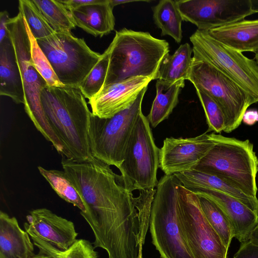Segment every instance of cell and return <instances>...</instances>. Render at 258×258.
<instances>
[{"label":"cell","instance_id":"cell-1","mask_svg":"<svg viewBox=\"0 0 258 258\" xmlns=\"http://www.w3.org/2000/svg\"><path fill=\"white\" fill-rule=\"evenodd\" d=\"M61 164L85 205L80 214L94 233V247L109 258H139L143 248L135 197L122 176L94 157L77 161L61 156Z\"/></svg>","mask_w":258,"mask_h":258},{"label":"cell","instance_id":"cell-2","mask_svg":"<svg viewBox=\"0 0 258 258\" xmlns=\"http://www.w3.org/2000/svg\"><path fill=\"white\" fill-rule=\"evenodd\" d=\"M40 100L45 117L69 157L77 161L92 158L88 140L92 112L80 89L47 86Z\"/></svg>","mask_w":258,"mask_h":258},{"label":"cell","instance_id":"cell-3","mask_svg":"<svg viewBox=\"0 0 258 258\" xmlns=\"http://www.w3.org/2000/svg\"><path fill=\"white\" fill-rule=\"evenodd\" d=\"M108 48L109 63L103 87L133 77L156 79L160 64L169 52L165 40L125 28L116 31Z\"/></svg>","mask_w":258,"mask_h":258},{"label":"cell","instance_id":"cell-4","mask_svg":"<svg viewBox=\"0 0 258 258\" xmlns=\"http://www.w3.org/2000/svg\"><path fill=\"white\" fill-rule=\"evenodd\" d=\"M210 135L214 145L192 169L216 176L257 199L258 158L253 144L248 140L242 141L215 133Z\"/></svg>","mask_w":258,"mask_h":258},{"label":"cell","instance_id":"cell-5","mask_svg":"<svg viewBox=\"0 0 258 258\" xmlns=\"http://www.w3.org/2000/svg\"><path fill=\"white\" fill-rule=\"evenodd\" d=\"M7 29L13 43L22 80L24 92V109L37 130L61 155H67L62 144L48 123L42 107L40 95L47 85L32 61L30 38L24 18L19 12L10 18Z\"/></svg>","mask_w":258,"mask_h":258},{"label":"cell","instance_id":"cell-6","mask_svg":"<svg viewBox=\"0 0 258 258\" xmlns=\"http://www.w3.org/2000/svg\"><path fill=\"white\" fill-rule=\"evenodd\" d=\"M180 183L174 175L162 176L152 204L149 229L161 258H194L178 220L177 186Z\"/></svg>","mask_w":258,"mask_h":258},{"label":"cell","instance_id":"cell-7","mask_svg":"<svg viewBox=\"0 0 258 258\" xmlns=\"http://www.w3.org/2000/svg\"><path fill=\"white\" fill-rule=\"evenodd\" d=\"M148 87L140 93L128 108L108 118L91 113L88 128V140L93 157L119 168L136 122L142 111V104Z\"/></svg>","mask_w":258,"mask_h":258},{"label":"cell","instance_id":"cell-8","mask_svg":"<svg viewBox=\"0 0 258 258\" xmlns=\"http://www.w3.org/2000/svg\"><path fill=\"white\" fill-rule=\"evenodd\" d=\"M196 89L210 95L221 109L225 118L224 131L229 133L242 121L247 108L256 103L241 86L209 62L192 56L187 79Z\"/></svg>","mask_w":258,"mask_h":258},{"label":"cell","instance_id":"cell-9","mask_svg":"<svg viewBox=\"0 0 258 258\" xmlns=\"http://www.w3.org/2000/svg\"><path fill=\"white\" fill-rule=\"evenodd\" d=\"M37 41L58 80L67 87L79 88L102 54L72 33L55 32Z\"/></svg>","mask_w":258,"mask_h":258},{"label":"cell","instance_id":"cell-10","mask_svg":"<svg viewBox=\"0 0 258 258\" xmlns=\"http://www.w3.org/2000/svg\"><path fill=\"white\" fill-rule=\"evenodd\" d=\"M160 149L155 144L150 122L142 113L133 128L124 160L118 168L130 191L155 188L160 165Z\"/></svg>","mask_w":258,"mask_h":258},{"label":"cell","instance_id":"cell-11","mask_svg":"<svg viewBox=\"0 0 258 258\" xmlns=\"http://www.w3.org/2000/svg\"><path fill=\"white\" fill-rule=\"evenodd\" d=\"M193 57L204 60L227 75L258 102V64L241 52L197 29L190 37Z\"/></svg>","mask_w":258,"mask_h":258},{"label":"cell","instance_id":"cell-12","mask_svg":"<svg viewBox=\"0 0 258 258\" xmlns=\"http://www.w3.org/2000/svg\"><path fill=\"white\" fill-rule=\"evenodd\" d=\"M179 225L194 258H227L228 249L206 218L197 194L177 186Z\"/></svg>","mask_w":258,"mask_h":258},{"label":"cell","instance_id":"cell-13","mask_svg":"<svg viewBox=\"0 0 258 258\" xmlns=\"http://www.w3.org/2000/svg\"><path fill=\"white\" fill-rule=\"evenodd\" d=\"M183 20L208 31L244 19L253 13L250 0L175 1Z\"/></svg>","mask_w":258,"mask_h":258},{"label":"cell","instance_id":"cell-14","mask_svg":"<svg viewBox=\"0 0 258 258\" xmlns=\"http://www.w3.org/2000/svg\"><path fill=\"white\" fill-rule=\"evenodd\" d=\"M215 143L206 132L193 138H166L160 149L159 167L165 175H174L194 169Z\"/></svg>","mask_w":258,"mask_h":258},{"label":"cell","instance_id":"cell-15","mask_svg":"<svg viewBox=\"0 0 258 258\" xmlns=\"http://www.w3.org/2000/svg\"><path fill=\"white\" fill-rule=\"evenodd\" d=\"M152 80L149 77H136L103 87L89 100L92 113L108 118L129 108Z\"/></svg>","mask_w":258,"mask_h":258},{"label":"cell","instance_id":"cell-16","mask_svg":"<svg viewBox=\"0 0 258 258\" xmlns=\"http://www.w3.org/2000/svg\"><path fill=\"white\" fill-rule=\"evenodd\" d=\"M25 231L61 250L68 249L78 233L73 222L43 208L33 210L26 216Z\"/></svg>","mask_w":258,"mask_h":258},{"label":"cell","instance_id":"cell-17","mask_svg":"<svg viewBox=\"0 0 258 258\" xmlns=\"http://www.w3.org/2000/svg\"><path fill=\"white\" fill-rule=\"evenodd\" d=\"M195 194L203 195L214 202L222 210L232 227L234 237L240 242L249 240L258 223V215L237 199L227 194L202 189Z\"/></svg>","mask_w":258,"mask_h":258},{"label":"cell","instance_id":"cell-18","mask_svg":"<svg viewBox=\"0 0 258 258\" xmlns=\"http://www.w3.org/2000/svg\"><path fill=\"white\" fill-rule=\"evenodd\" d=\"M207 32L217 41L237 51H258V19H243Z\"/></svg>","mask_w":258,"mask_h":258},{"label":"cell","instance_id":"cell-19","mask_svg":"<svg viewBox=\"0 0 258 258\" xmlns=\"http://www.w3.org/2000/svg\"><path fill=\"white\" fill-rule=\"evenodd\" d=\"M113 9L109 0H100L70 11L76 26L95 37H101L114 29Z\"/></svg>","mask_w":258,"mask_h":258},{"label":"cell","instance_id":"cell-20","mask_svg":"<svg viewBox=\"0 0 258 258\" xmlns=\"http://www.w3.org/2000/svg\"><path fill=\"white\" fill-rule=\"evenodd\" d=\"M28 233L17 219L0 212V258H31L35 255Z\"/></svg>","mask_w":258,"mask_h":258},{"label":"cell","instance_id":"cell-21","mask_svg":"<svg viewBox=\"0 0 258 258\" xmlns=\"http://www.w3.org/2000/svg\"><path fill=\"white\" fill-rule=\"evenodd\" d=\"M181 185L196 193L202 189L223 192L237 199L258 215V200L250 197L222 179L209 174L191 169L174 174Z\"/></svg>","mask_w":258,"mask_h":258},{"label":"cell","instance_id":"cell-22","mask_svg":"<svg viewBox=\"0 0 258 258\" xmlns=\"http://www.w3.org/2000/svg\"><path fill=\"white\" fill-rule=\"evenodd\" d=\"M0 95L24 104L22 80L10 36L0 42Z\"/></svg>","mask_w":258,"mask_h":258},{"label":"cell","instance_id":"cell-23","mask_svg":"<svg viewBox=\"0 0 258 258\" xmlns=\"http://www.w3.org/2000/svg\"><path fill=\"white\" fill-rule=\"evenodd\" d=\"M185 80L168 83L157 80L156 95L147 116L152 127H155L167 119L178 103V96L184 87Z\"/></svg>","mask_w":258,"mask_h":258},{"label":"cell","instance_id":"cell-24","mask_svg":"<svg viewBox=\"0 0 258 258\" xmlns=\"http://www.w3.org/2000/svg\"><path fill=\"white\" fill-rule=\"evenodd\" d=\"M192 52L189 44L185 43L172 55H167L160 64L156 80L168 83L187 80L192 62Z\"/></svg>","mask_w":258,"mask_h":258},{"label":"cell","instance_id":"cell-25","mask_svg":"<svg viewBox=\"0 0 258 258\" xmlns=\"http://www.w3.org/2000/svg\"><path fill=\"white\" fill-rule=\"evenodd\" d=\"M153 19L156 26L161 30L162 35H169L177 43L182 38L181 28L183 21L175 1L162 0L152 8Z\"/></svg>","mask_w":258,"mask_h":258},{"label":"cell","instance_id":"cell-26","mask_svg":"<svg viewBox=\"0 0 258 258\" xmlns=\"http://www.w3.org/2000/svg\"><path fill=\"white\" fill-rule=\"evenodd\" d=\"M56 33H72L76 26L70 11L59 0H32Z\"/></svg>","mask_w":258,"mask_h":258},{"label":"cell","instance_id":"cell-27","mask_svg":"<svg viewBox=\"0 0 258 258\" xmlns=\"http://www.w3.org/2000/svg\"><path fill=\"white\" fill-rule=\"evenodd\" d=\"M38 169L60 198L77 207L80 212H86L82 198L64 171L46 169L41 166H38Z\"/></svg>","mask_w":258,"mask_h":258},{"label":"cell","instance_id":"cell-28","mask_svg":"<svg viewBox=\"0 0 258 258\" xmlns=\"http://www.w3.org/2000/svg\"><path fill=\"white\" fill-rule=\"evenodd\" d=\"M39 253L54 258H98V253L92 243L84 239L77 240L67 250H61L38 237L29 235Z\"/></svg>","mask_w":258,"mask_h":258},{"label":"cell","instance_id":"cell-29","mask_svg":"<svg viewBox=\"0 0 258 258\" xmlns=\"http://www.w3.org/2000/svg\"><path fill=\"white\" fill-rule=\"evenodd\" d=\"M201 209L207 220L220 237L227 248H229L234 232L230 223L220 208L208 197L199 194Z\"/></svg>","mask_w":258,"mask_h":258},{"label":"cell","instance_id":"cell-30","mask_svg":"<svg viewBox=\"0 0 258 258\" xmlns=\"http://www.w3.org/2000/svg\"><path fill=\"white\" fill-rule=\"evenodd\" d=\"M19 10L36 40L45 38L55 33L32 0H19Z\"/></svg>","mask_w":258,"mask_h":258},{"label":"cell","instance_id":"cell-31","mask_svg":"<svg viewBox=\"0 0 258 258\" xmlns=\"http://www.w3.org/2000/svg\"><path fill=\"white\" fill-rule=\"evenodd\" d=\"M109 58L110 53L107 48L80 86L79 89L85 98L89 100L97 94L104 86L108 69Z\"/></svg>","mask_w":258,"mask_h":258},{"label":"cell","instance_id":"cell-32","mask_svg":"<svg viewBox=\"0 0 258 258\" xmlns=\"http://www.w3.org/2000/svg\"><path fill=\"white\" fill-rule=\"evenodd\" d=\"M24 21L30 40L31 59L35 69L46 81L48 86H64L55 75L47 57L32 35L25 18Z\"/></svg>","mask_w":258,"mask_h":258},{"label":"cell","instance_id":"cell-33","mask_svg":"<svg viewBox=\"0 0 258 258\" xmlns=\"http://www.w3.org/2000/svg\"><path fill=\"white\" fill-rule=\"evenodd\" d=\"M197 95L205 111L208 129L207 132L221 133L225 127L224 114L217 102L206 92L196 89Z\"/></svg>","mask_w":258,"mask_h":258},{"label":"cell","instance_id":"cell-34","mask_svg":"<svg viewBox=\"0 0 258 258\" xmlns=\"http://www.w3.org/2000/svg\"><path fill=\"white\" fill-rule=\"evenodd\" d=\"M156 188L142 190L139 196L135 197L139 225L140 245L142 248L149 227L152 204Z\"/></svg>","mask_w":258,"mask_h":258},{"label":"cell","instance_id":"cell-35","mask_svg":"<svg viewBox=\"0 0 258 258\" xmlns=\"http://www.w3.org/2000/svg\"><path fill=\"white\" fill-rule=\"evenodd\" d=\"M233 258H258V244L250 239L241 242Z\"/></svg>","mask_w":258,"mask_h":258},{"label":"cell","instance_id":"cell-36","mask_svg":"<svg viewBox=\"0 0 258 258\" xmlns=\"http://www.w3.org/2000/svg\"><path fill=\"white\" fill-rule=\"evenodd\" d=\"M10 18L7 11L0 12V42L9 36L7 29V23Z\"/></svg>","mask_w":258,"mask_h":258},{"label":"cell","instance_id":"cell-37","mask_svg":"<svg viewBox=\"0 0 258 258\" xmlns=\"http://www.w3.org/2000/svg\"><path fill=\"white\" fill-rule=\"evenodd\" d=\"M100 0H59L70 11L80 7L97 3Z\"/></svg>","mask_w":258,"mask_h":258},{"label":"cell","instance_id":"cell-38","mask_svg":"<svg viewBox=\"0 0 258 258\" xmlns=\"http://www.w3.org/2000/svg\"><path fill=\"white\" fill-rule=\"evenodd\" d=\"M242 121L250 125L258 122V111L255 109L247 110L243 116Z\"/></svg>","mask_w":258,"mask_h":258},{"label":"cell","instance_id":"cell-39","mask_svg":"<svg viewBox=\"0 0 258 258\" xmlns=\"http://www.w3.org/2000/svg\"><path fill=\"white\" fill-rule=\"evenodd\" d=\"M111 6L114 8L115 6L124 4L126 3H133V2H150L151 1L148 0H109Z\"/></svg>","mask_w":258,"mask_h":258},{"label":"cell","instance_id":"cell-40","mask_svg":"<svg viewBox=\"0 0 258 258\" xmlns=\"http://www.w3.org/2000/svg\"><path fill=\"white\" fill-rule=\"evenodd\" d=\"M253 242L258 244V223L251 234L249 239Z\"/></svg>","mask_w":258,"mask_h":258},{"label":"cell","instance_id":"cell-41","mask_svg":"<svg viewBox=\"0 0 258 258\" xmlns=\"http://www.w3.org/2000/svg\"><path fill=\"white\" fill-rule=\"evenodd\" d=\"M250 2L253 13H258V0H250Z\"/></svg>","mask_w":258,"mask_h":258},{"label":"cell","instance_id":"cell-42","mask_svg":"<svg viewBox=\"0 0 258 258\" xmlns=\"http://www.w3.org/2000/svg\"><path fill=\"white\" fill-rule=\"evenodd\" d=\"M31 258H54V257H53L52 256H50L46 255V254L40 253L39 252L38 254H35L34 256H33Z\"/></svg>","mask_w":258,"mask_h":258},{"label":"cell","instance_id":"cell-43","mask_svg":"<svg viewBox=\"0 0 258 258\" xmlns=\"http://www.w3.org/2000/svg\"><path fill=\"white\" fill-rule=\"evenodd\" d=\"M255 59L258 64V51L255 53Z\"/></svg>","mask_w":258,"mask_h":258},{"label":"cell","instance_id":"cell-44","mask_svg":"<svg viewBox=\"0 0 258 258\" xmlns=\"http://www.w3.org/2000/svg\"><path fill=\"white\" fill-rule=\"evenodd\" d=\"M141 255H142V253H141L140 254V256H139V258H141Z\"/></svg>","mask_w":258,"mask_h":258},{"label":"cell","instance_id":"cell-45","mask_svg":"<svg viewBox=\"0 0 258 258\" xmlns=\"http://www.w3.org/2000/svg\"><path fill=\"white\" fill-rule=\"evenodd\" d=\"M141 258H143V255H141Z\"/></svg>","mask_w":258,"mask_h":258}]
</instances>
